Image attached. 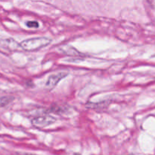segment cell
Instances as JSON below:
<instances>
[{"label": "cell", "mask_w": 155, "mask_h": 155, "mask_svg": "<svg viewBox=\"0 0 155 155\" xmlns=\"http://www.w3.org/2000/svg\"><path fill=\"white\" fill-rule=\"evenodd\" d=\"M13 100L14 97L12 96H8H8H2L1 98V101H0V102H1V107H5V106L8 105V104H10Z\"/></svg>", "instance_id": "5b68a950"}, {"label": "cell", "mask_w": 155, "mask_h": 155, "mask_svg": "<svg viewBox=\"0 0 155 155\" xmlns=\"http://www.w3.org/2000/svg\"><path fill=\"white\" fill-rule=\"evenodd\" d=\"M68 73L66 72H61L58 73V74H53L51 75L47 80L46 83H45V88L48 90H51V89H54L56 86L58 85V83H59L60 80H61L62 79H64V77H66L68 76Z\"/></svg>", "instance_id": "3957f363"}, {"label": "cell", "mask_w": 155, "mask_h": 155, "mask_svg": "<svg viewBox=\"0 0 155 155\" xmlns=\"http://www.w3.org/2000/svg\"><path fill=\"white\" fill-rule=\"evenodd\" d=\"M5 47L7 48L10 50H15L18 48V45H20V44L18 45L16 42H15L14 39H8L5 40Z\"/></svg>", "instance_id": "277c9868"}, {"label": "cell", "mask_w": 155, "mask_h": 155, "mask_svg": "<svg viewBox=\"0 0 155 155\" xmlns=\"http://www.w3.org/2000/svg\"><path fill=\"white\" fill-rule=\"evenodd\" d=\"M26 25L30 28H37L39 27V23L37 21H27L26 23Z\"/></svg>", "instance_id": "8992f818"}, {"label": "cell", "mask_w": 155, "mask_h": 155, "mask_svg": "<svg viewBox=\"0 0 155 155\" xmlns=\"http://www.w3.org/2000/svg\"><path fill=\"white\" fill-rule=\"evenodd\" d=\"M51 39L48 37H35L26 39L20 43V47L27 51H37L51 43Z\"/></svg>", "instance_id": "6da1fadb"}, {"label": "cell", "mask_w": 155, "mask_h": 155, "mask_svg": "<svg viewBox=\"0 0 155 155\" xmlns=\"http://www.w3.org/2000/svg\"><path fill=\"white\" fill-rule=\"evenodd\" d=\"M56 119L51 115H43L34 118L32 120V124L38 129H43L55 123Z\"/></svg>", "instance_id": "7a4b0ae2"}, {"label": "cell", "mask_w": 155, "mask_h": 155, "mask_svg": "<svg viewBox=\"0 0 155 155\" xmlns=\"http://www.w3.org/2000/svg\"><path fill=\"white\" fill-rule=\"evenodd\" d=\"M74 155H80V154H77V153H76V154H74Z\"/></svg>", "instance_id": "52a82bcc"}]
</instances>
